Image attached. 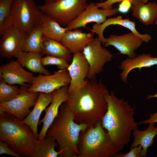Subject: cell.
Instances as JSON below:
<instances>
[{"instance_id":"6da1fadb","label":"cell","mask_w":157,"mask_h":157,"mask_svg":"<svg viewBox=\"0 0 157 157\" xmlns=\"http://www.w3.org/2000/svg\"><path fill=\"white\" fill-rule=\"evenodd\" d=\"M87 80L84 86L68 93L63 103L72 112L75 122L93 127L102 122L107 111L106 96L109 92L101 79L98 82L96 76Z\"/></svg>"},{"instance_id":"7a4b0ae2","label":"cell","mask_w":157,"mask_h":157,"mask_svg":"<svg viewBox=\"0 0 157 157\" xmlns=\"http://www.w3.org/2000/svg\"><path fill=\"white\" fill-rule=\"evenodd\" d=\"M106 100L107 110L101 125L121 151L130 142L132 131L138 128V123L133 117L135 107H132L123 98H117L113 91L106 95Z\"/></svg>"},{"instance_id":"3957f363","label":"cell","mask_w":157,"mask_h":157,"mask_svg":"<svg viewBox=\"0 0 157 157\" xmlns=\"http://www.w3.org/2000/svg\"><path fill=\"white\" fill-rule=\"evenodd\" d=\"M88 127L86 124L75 122L72 112L63 103L45 138H51L56 141L59 151L62 152L59 156L78 157L80 133Z\"/></svg>"},{"instance_id":"277c9868","label":"cell","mask_w":157,"mask_h":157,"mask_svg":"<svg viewBox=\"0 0 157 157\" xmlns=\"http://www.w3.org/2000/svg\"><path fill=\"white\" fill-rule=\"evenodd\" d=\"M0 139L22 157H33L40 142L28 125L5 113H0Z\"/></svg>"},{"instance_id":"5b68a950","label":"cell","mask_w":157,"mask_h":157,"mask_svg":"<svg viewBox=\"0 0 157 157\" xmlns=\"http://www.w3.org/2000/svg\"><path fill=\"white\" fill-rule=\"evenodd\" d=\"M83 133L80 138L78 157H114L120 151L102 127L101 122L89 127Z\"/></svg>"},{"instance_id":"8992f818","label":"cell","mask_w":157,"mask_h":157,"mask_svg":"<svg viewBox=\"0 0 157 157\" xmlns=\"http://www.w3.org/2000/svg\"><path fill=\"white\" fill-rule=\"evenodd\" d=\"M88 0H59L45 2L38 6L44 14L56 21L61 26H67L86 8Z\"/></svg>"},{"instance_id":"52a82bcc","label":"cell","mask_w":157,"mask_h":157,"mask_svg":"<svg viewBox=\"0 0 157 157\" xmlns=\"http://www.w3.org/2000/svg\"><path fill=\"white\" fill-rule=\"evenodd\" d=\"M42 14L33 0H14L11 10L12 25L29 35L42 24Z\"/></svg>"},{"instance_id":"ba28073f","label":"cell","mask_w":157,"mask_h":157,"mask_svg":"<svg viewBox=\"0 0 157 157\" xmlns=\"http://www.w3.org/2000/svg\"><path fill=\"white\" fill-rule=\"evenodd\" d=\"M30 85L21 86L20 93L14 99L0 103V113L12 115L19 120H23L31 112V107L34 106L39 92L27 91Z\"/></svg>"},{"instance_id":"9c48e42d","label":"cell","mask_w":157,"mask_h":157,"mask_svg":"<svg viewBox=\"0 0 157 157\" xmlns=\"http://www.w3.org/2000/svg\"><path fill=\"white\" fill-rule=\"evenodd\" d=\"M102 42L98 37L93 38L82 52L89 65L88 79L93 78L103 72L105 64L113 58V55L102 46Z\"/></svg>"},{"instance_id":"30bf717a","label":"cell","mask_w":157,"mask_h":157,"mask_svg":"<svg viewBox=\"0 0 157 157\" xmlns=\"http://www.w3.org/2000/svg\"><path fill=\"white\" fill-rule=\"evenodd\" d=\"M70 82V76L66 69L55 71L51 75L39 74L37 76H34L27 91L49 93L69 85Z\"/></svg>"},{"instance_id":"8fae6325","label":"cell","mask_w":157,"mask_h":157,"mask_svg":"<svg viewBox=\"0 0 157 157\" xmlns=\"http://www.w3.org/2000/svg\"><path fill=\"white\" fill-rule=\"evenodd\" d=\"M28 35L13 25L6 28L1 35V56L11 58L23 51Z\"/></svg>"},{"instance_id":"7c38bea8","label":"cell","mask_w":157,"mask_h":157,"mask_svg":"<svg viewBox=\"0 0 157 157\" xmlns=\"http://www.w3.org/2000/svg\"><path fill=\"white\" fill-rule=\"evenodd\" d=\"M119 12L118 8L100 9L96 3L91 2L85 9L74 20L70 22L66 27L67 30L75 29L81 27H85L89 23L96 22L100 24L104 22L107 17L116 14Z\"/></svg>"},{"instance_id":"4fadbf2b","label":"cell","mask_w":157,"mask_h":157,"mask_svg":"<svg viewBox=\"0 0 157 157\" xmlns=\"http://www.w3.org/2000/svg\"><path fill=\"white\" fill-rule=\"evenodd\" d=\"M69 72L71 82L68 88L69 93L84 86L87 82L89 65L82 52L73 54L71 63L66 69Z\"/></svg>"},{"instance_id":"5bb4252c","label":"cell","mask_w":157,"mask_h":157,"mask_svg":"<svg viewBox=\"0 0 157 157\" xmlns=\"http://www.w3.org/2000/svg\"><path fill=\"white\" fill-rule=\"evenodd\" d=\"M68 86H63L52 92L53 97L51 104L45 109L44 117L39 122L38 125L43 123L42 129L38 134L39 140H42L45 138L47 131L58 115L60 106L67 99Z\"/></svg>"},{"instance_id":"9a60e30c","label":"cell","mask_w":157,"mask_h":157,"mask_svg":"<svg viewBox=\"0 0 157 157\" xmlns=\"http://www.w3.org/2000/svg\"><path fill=\"white\" fill-rule=\"evenodd\" d=\"M0 77L8 84L21 86L31 84L34 77L33 73L25 70L17 60H12L0 67Z\"/></svg>"},{"instance_id":"2e32d148","label":"cell","mask_w":157,"mask_h":157,"mask_svg":"<svg viewBox=\"0 0 157 157\" xmlns=\"http://www.w3.org/2000/svg\"><path fill=\"white\" fill-rule=\"evenodd\" d=\"M143 40L132 32L118 35H112L106 38L105 47L114 46L120 53L133 58L136 56V50L142 44Z\"/></svg>"},{"instance_id":"e0dca14e","label":"cell","mask_w":157,"mask_h":157,"mask_svg":"<svg viewBox=\"0 0 157 157\" xmlns=\"http://www.w3.org/2000/svg\"><path fill=\"white\" fill-rule=\"evenodd\" d=\"M112 25H119L129 29L131 32L140 37L143 42L148 43L151 39V36L149 34H141L136 30L134 22L129 19H123L122 16L119 15L117 17L110 18L107 19L100 24H94L92 26V33L98 35V38L104 44L106 41V38L103 35V32L105 28Z\"/></svg>"},{"instance_id":"ac0fdd59","label":"cell","mask_w":157,"mask_h":157,"mask_svg":"<svg viewBox=\"0 0 157 157\" xmlns=\"http://www.w3.org/2000/svg\"><path fill=\"white\" fill-rule=\"evenodd\" d=\"M93 33H83L78 28L75 30H67L65 33L60 42L71 53L82 52L84 48L93 38Z\"/></svg>"},{"instance_id":"d6986e66","label":"cell","mask_w":157,"mask_h":157,"mask_svg":"<svg viewBox=\"0 0 157 157\" xmlns=\"http://www.w3.org/2000/svg\"><path fill=\"white\" fill-rule=\"evenodd\" d=\"M157 65V57H153L149 53H142L133 58H127L122 60L119 68L122 70L120 76L122 81L127 83V77L133 69L138 68L140 72L143 67H150Z\"/></svg>"},{"instance_id":"ffe728a7","label":"cell","mask_w":157,"mask_h":157,"mask_svg":"<svg viewBox=\"0 0 157 157\" xmlns=\"http://www.w3.org/2000/svg\"><path fill=\"white\" fill-rule=\"evenodd\" d=\"M53 92L49 93L40 92L36 102L33 110L22 121V122L28 125L38 138V126L42 112L51 102Z\"/></svg>"},{"instance_id":"44dd1931","label":"cell","mask_w":157,"mask_h":157,"mask_svg":"<svg viewBox=\"0 0 157 157\" xmlns=\"http://www.w3.org/2000/svg\"><path fill=\"white\" fill-rule=\"evenodd\" d=\"M44 54L39 51H22L15 57L23 67L27 68L32 72L45 75L51 74L50 72L43 65L42 58Z\"/></svg>"},{"instance_id":"7402d4cb","label":"cell","mask_w":157,"mask_h":157,"mask_svg":"<svg viewBox=\"0 0 157 157\" xmlns=\"http://www.w3.org/2000/svg\"><path fill=\"white\" fill-rule=\"evenodd\" d=\"M154 124H149L147 129L144 131H140L138 128L133 130L134 140L130 149L141 145L142 147L141 157L147 156V149L153 145L154 139L157 135V127L155 126Z\"/></svg>"},{"instance_id":"603a6c76","label":"cell","mask_w":157,"mask_h":157,"mask_svg":"<svg viewBox=\"0 0 157 157\" xmlns=\"http://www.w3.org/2000/svg\"><path fill=\"white\" fill-rule=\"evenodd\" d=\"M132 15L145 25L152 24L157 17V4L155 2H143L133 5Z\"/></svg>"},{"instance_id":"cb8c5ba5","label":"cell","mask_w":157,"mask_h":157,"mask_svg":"<svg viewBox=\"0 0 157 157\" xmlns=\"http://www.w3.org/2000/svg\"><path fill=\"white\" fill-rule=\"evenodd\" d=\"M42 52L44 55L64 58L68 62H71L72 60L71 53L60 42L44 36L42 46Z\"/></svg>"},{"instance_id":"d4e9b609","label":"cell","mask_w":157,"mask_h":157,"mask_svg":"<svg viewBox=\"0 0 157 157\" xmlns=\"http://www.w3.org/2000/svg\"><path fill=\"white\" fill-rule=\"evenodd\" d=\"M41 22L43 35L60 42L63 36L67 30V28L62 27L55 20L43 13Z\"/></svg>"},{"instance_id":"484cf974","label":"cell","mask_w":157,"mask_h":157,"mask_svg":"<svg viewBox=\"0 0 157 157\" xmlns=\"http://www.w3.org/2000/svg\"><path fill=\"white\" fill-rule=\"evenodd\" d=\"M43 36L41 24L35 28L29 34L23 51H36L42 52Z\"/></svg>"},{"instance_id":"4316f807","label":"cell","mask_w":157,"mask_h":157,"mask_svg":"<svg viewBox=\"0 0 157 157\" xmlns=\"http://www.w3.org/2000/svg\"><path fill=\"white\" fill-rule=\"evenodd\" d=\"M53 138H45L40 140L38 150L33 157H57L62 153L61 151H56L55 148L58 144Z\"/></svg>"},{"instance_id":"83f0119b","label":"cell","mask_w":157,"mask_h":157,"mask_svg":"<svg viewBox=\"0 0 157 157\" xmlns=\"http://www.w3.org/2000/svg\"><path fill=\"white\" fill-rule=\"evenodd\" d=\"M14 0L0 1V35L12 25L11 10Z\"/></svg>"},{"instance_id":"f1b7e54d","label":"cell","mask_w":157,"mask_h":157,"mask_svg":"<svg viewBox=\"0 0 157 157\" xmlns=\"http://www.w3.org/2000/svg\"><path fill=\"white\" fill-rule=\"evenodd\" d=\"M21 89L15 85L7 83L0 77V103L10 100L21 93Z\"/></svg>"},{"instance_id":"f546056e","label":"cell","mask_w":157,"mask_h":157,"mask_svg":"<svg viewBox=\"0 0 157 157\" xmlns=\"http://www.w3.org/2000/svg\"><path fill=\"white\" fill-rule=\"evenodd\" d=\"M41 61L44 66L55 65L60 70L67 69L69 65L67 60L64 58L50 56L42 57Z\"/></svg>"},{"instance_id":"4dcf8cb0","label":"cell","mask_w":157,"mask_h":157,"mask_svg":"<svg viewBox=\"0 0 157 157\" xmlns=\"http://www.w3.org/2000/svg\"><path fill=\"white\" fill-rule=\"evenodd\" d=\"M124 1H128L130 2L133 5L143 2L142 0H107L103 2L96 3V4L97 7L99 8L108 9L112 8V5L115 3Z\"/></svg>"},{"instance_id":"1f68e13d","label":"cell","mask_w":157,"mask_h":157,"mask_svg":"<svg viewBox=\"0 0 157 157\" xmlns=\"http://www.w3.org/2000/svg\"><path fill=\"white\" fill-rule=\"evenodd\" d=\"M142 147L141 145L131 149L127 153L124 154L117 153L114 157H141Z\"/></svg>"},{"instance_id":"d6a6232c","label":"cell","mask_w":157,"mask_h":157,"mask_svg":"<svg viewBox=\"0 0 157 157\" xmlns=\"http://www.w3.org/2000/svg\"><path fill=\"white\" fill-rule=\"evenodd\" d=\"M7 154L16 157H22L10 148L6 143L0 141V154Z\"/></svg>"},{"instance_id":"836d02e7","label":"cell","mask_w":157,"mask_h":157,"mask_svg":"<svg viewBox=\"0 0 157 157\" xmlns=\"http://www.w3.org/2000/svg\"><path fill=\"white\" fill-rule=\"evenodd\" d=\"M157 122V111L153 114H150V117L146 120H143L138 123V125L140 124H147L151 123H155Z\"/></svg>"},{"instance_id":"e575fe53","label":"cell","mask_w":157,"mask_h":157,"mask_svg":"<svg viewBox=\"0 0 157 157\" xmlns=\"http://www.w3.org/2000/svg\"><path fill=\"white\" fill-rule=\"evenodd\" d=\"M131 3L128 1H123L118 8L119 12L122 13H126L130 8Z\"/></svg>"},{"instance_id":"d590c367","label":"cell","mask_w":157,"mask_h":157,"mask_svg":"<svg viewBox=\"0 0 157 157\" xmlns=\"http://www.w3.org/2000/svg\"><path fill=\"white\" fill-rule=\"evenodd\" d=\"M154 97L157 98V94H155L154 95H148L147 97V99H148Z\"/></svg>"},{"instance_id":"8d00e7d4","label":"cell","mask_w":157,"mask_h":157,"mask_svg":"<svg viewBox=\"0 0 157 157\" xmlns=\"http://www.w3.org/2000/svg\"><path fill=\"white\" fill-rule=\"evenodd\" d=\"M45 2H53L57 1L59 0H44Z\"/></svg>"},{"instance_id":"74e56055","label":"cell","mask_w":157,"mask_h":157,"mask_svg":"<svg viewBox=\"0 0 157 157\" xmlns=\"http://www.w3.org/2000/svg\"><path fill=\"white\" fill-rule=\"evenodd\" d=\"M150 0H142L143 3H147L148 1Z\"/></svg>"},{"instance_id":"f35d334b","label":"cell","mask_w":157,"mask_h":157,"mask_svg":"<svg viewBox=\"0 0 157 157\" xmlns=\"http://www.w3.org/2000/svg\"><path fill=\"white\" fill-rule=\"evenodd\" d=\"M155 23L156 25H157V17L156 19V20L155 22Z\"/></svg>"},{"instance_id":"ab89813d","label":"cell","mask_w":157,"mask_h":157,"mask_svg":"<svg viewBox=\"0 0 157 157\" xmlns=\"http://www.w3.org/2000/svg\"><path fill=\"white\" fill-rule=\"evenodd\" d=\"M1 0H0V1H1Z\"/></svg>"}]
</instances>
